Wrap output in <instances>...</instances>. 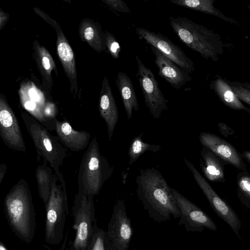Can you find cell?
I'll return each instance as SVG.
<instances>
[{"label": "cell", "instance_id": "cell-1", "mask_svg": "<svg viewBox=\"0 0 250 250\" xmlns=\"http://www.w3.org/2000/svg\"><path fill=\"white\" fill-rule=\"evenodd\" d=\"M135 181L137 197L151 219L161 223L180 217L172 188L158 170L140 169Z\"/></svg>", "mask_w": 250, "mask_h": 250}, {"label": "cell", "instance_id": "cell-2", "mask_svg": "<svg viewBox=\"0 0 250 250\" xmlns=\"http://www.w3.org/2000/svg\"><path fill=\"white\" fill-rule=\"evenodd\" d=\"M4 210L12 231L22 241L30 243L34 237L36 213L27 182L21 179L6 194Z\"/></svg>", "mask_w": 250, "mask_h": 250}, {"label": "cell", "instance_id": "cell-3", "mask_svg": "<svg viewBox=\"0 0 250 250\" xmlns=\"http://www.w3.org/2000/svg\"><path fill=\"white\" fill-rule=\"evenodd\" d=\"M169 23L179 40L203 58L217 62L223 55L224 43L220 36L186 17H170Z\"/></svg>", "mask_w": 250, "mask_h": 250}, {"label": "cell", "instance_id": "cell-4", "mask_svg": "<svg viewBox=\"0 0 250 250\" xmlns=\"http://www.w3.org/2000/svg\"><path fill=\"white\" fill-rule=\"evenodd\" d=\"M114 171L107 159L100 151L96 137L90 142L81 160L78 175V190L98 195L105 182Z\"/></svg>", "mask_w": 250, "mask_h": 250}, {"label": "cell", "instance_id": "cell-5", "mask_svg": "<svg viewBox=\"0 0 250 250\" xmlns=\"http://www.w3.org/2000/svg\"><path fill=\"white\" fill-rule=\"evenodd\" d=\"M21 117L38 155L50 164L63 188L66 189L63 175L60 171V167L67 155L66 148L57 136L51 134L32 115L22 112Z\"/></svg>", "mask_w": 250, "mask_h": 250}, {"label": "cell", "instance_id": "cell-6", "mask_svg": "<svg viewBox=\"0 0 250 250\" xmlns=\"http://www.w3.org/2000/svg\"><path fill=\"white\" fill-rule=\"evenodd\" d=\"M55 174L51 191L44 204L45 207V240L48 244L57 245L63 237L66 217L68 214L66 189Z\"/></svg>", "mask_w": 250, "mask_h": 250}, {"label": "cell", "instance_id": "cell-7", "mask_svg": "<svg viewBox=\"0 0 250 250\" xmlns=\"http://www.w3.org/2000/svg\"><path fill=\"white\" fill-rule=\"evenodd\" d=\"M94 196L79 190L75 196L72 215L76 234L70 246L71 250H87L98 227L95 217Z\"/></svg>", "mask_w": 250, "mask_h": 250}, {"label": "cell", "instance_id": "cell-8", "mask_svg": "<svg viewBox=\"0 0 250 250\" xmlns=\"http://www.w3.org/2000/svg\"><path fill=\"white\" fill-rule=\"evenodd\" d=\"M19 96L23 107L49 131L55 130L57 110L55 105L48 101L32 82L21 85Z\"/></svg>", "mask_w": 250, "mask_h": 250}, {"label": "cell", "instance_id": "cell-9", "mask_svg": "<svg viewBox=\"0 0 250 250\" xmlns=\"http://www.w3.org/2000/svg\"><path fill=\"white\" fill-rule=\"evenodd\" d=\"M133 234L131 220L123 199H118L106 231L108 250H128Z\"/></svg>", "mask_w": 250, "mask_h": 250}, {"label": "cell", "instance_id": "cell-10", "mask_svg": "<svg viewBox=\"0 0 250 250\" xmlns=\"http://www.w3.org/2000/svg\"><path fill=\"white\" fill-rule=\"evenodd\" d=\"M138 65L136 74L144 98L146 106L155 119H159L162 113L168 109V100L164 96L151 70L147 67L138 55L136 56Z\"/></svg>", "mask_w": 250, "mask_h": 250}, {"label": "cell", "instance_id": "cell-11", "mask_svg": "<svg viewBox=\"0 0 250 250\" xmlns=\"http://www.w3.org/2000/svg\"><path fill=\"white\" fill-rule=\"evenodd\" d=\"M184 162L191 172L196 183L206 197L212 209L219 217L229 225L233 232L240 239L239 230L241 224L237 214L216 193L209 184L190 161L184 159Z\"/></svg>", "mask_w": 250, "mask_h": 250}, {"label": "cell", "instance_id": "cell-12", "mask_svg": "<svg viewBox=\"0 0 250 250\" xmlns=\"http://www.w3.org/2000/svg\"><path fill=\"white\" fill-rule=\"evenodd\" d=\"M136 32L140 39L145 40L148 44L156 48L189 74L195 71L193 61L180 47L164 35L142 27L136 28Z\"/></svg>", "mask_w": 250, "mask_h": 250}, {"label": "cell", "instance_id": "cell-13", "mask_svg": "<svg viewBox=\"0 0 250 250\" xmlns=\"http://www.w3.org/2000/svg\"><path fill=\"white\" fill-rule=\"evenodd\" d=\"M172 191L180 212L179 225H183L187 231L201 232L205 228L217 230L215 223L205 211L176 189L172 188Z\"/></svg>", "mask_w": 250, "mask_h": 250}, {"label": "cell", "instance_id": "cell-14", "mask_svg": "<svg viewBox=\"0 0 250 250\" xmlns=\"http://www.w3.org/2000/svg\"><path fill=\"white\" fill-rule=\"evenodd\" d=\"M0 135L4 143L9 148L26 152V147L18 120L2 94L0 96Z\"/></svg>", "mask_w": 250, "mask_h": 250}, {"label": "cell", "instance_id": "cell-15", "mask_svg": "<svg viewBox=\"0 0 250 250\" xmlns=\"http://www.w3.org/2000/svg\"><path fill=\"white\" fill-rule=\"evenodd\" d=\"M199 141L203 146L210 149L225 162L242 171H247L242 156L229 142L215 134L205 132L200 133Z\"/></svg>", "mask_w": 250, "mask_h": 250}, {"label": "cell", "instance_id": "cell-16", "mask_svg": "<svg viewBox=\"0 0 250 250\" xmlns=\"http://www.w3.org/2000/svg\"><path fill=\"white\" fill-rule=\"evenodd\" d=\"M50 24L56 31L57 55L69 80L71 92L75 96L79 94V90L74 53L59 23L53 20Z\"/></svg>", "mask_w": 250, "mask_h": 250}, {"label": "cell", "instance_id": "cell-17", "mask_svg": "<svg viewBox=\"0 0 250 250\" xmlns=\"http://www.w3.org/2000/svg\"><path fill=\"white\" fill-rule=\"evenodd\" d=\"M155 59L154 62L158 69V74L173 87L180 89L191 80L189 74L172 60L150 45Z\"/></svg>", "mask_w": 250, "mask_h": 250}, {"label": "cell", "instance_id": "cell-18", "mask_svg": "<svg viewBox=\"0 0 250 250\" xmlns=\"http://www.w3.org/2000/svg\"><path fill=\"white\" fill-rule=\"evenodd\" d=\"M98 108L100 116L106 123L110 142L118 121L119 112L108 80L106 77H104L102 81Z\"/></svg>", "mask_w": 250, "mask_h": 250}, {"label": "cell", "instance_id": "cell-19", "mask_svg": "<svg viewBox=\"0 0 250 250\" xmlns=\"http://www.w3.org/2000/svg\"><path fill=\"white\" fill-rule=\"evenodd\" d=\"M55 131L63 146L73 151L82 150L90 143L91 135L88 132L74 130L67 121L56 119Z\"/></svg>", "mask_w": 250, "mask_h": 250}, {"label": "cell", "instance_id": "cell-20", "mask_svg": "<svg viewBox=\"0 0 250 250\" xmlns=\"http://www.w3.org/2000/svg\"><path fill=\"white\" fill-rule=\"evenodd\" d=\"M81 41L86 42L95 51L100 53L106 48L105 34L100 24L91 19H83L79 26Z\"/></svg>", "mask_w": 250, "mask_h": 250}, {"label": "cell", "instance_id": "cell-21", "mask_svg": "<svg viewBox=\"0 0 250 250\" xmlns=\"http://www.w3.org/2000/svg\"><path fill=\"white\" fill-rule=\"evenodd\" d=\"M201 156L200 166L205 176L211 182H225L223 160L205 146L202 149Z\"/></svg>", "mask_w": 250, "mask_h": 250}, {"label": "cell", "instance_id": "cell-22", "mask_svg": "<svg viewBox=\"0 0 250 250\" xmlns=\"http://www.w3.org/2000/svg\"><path fill=\"white\" fill-rule=\"evenodd\" d=\"M33 49L35 60L43 82L46 88L50 91L53 83L52 71L54 70L58 75L55 62L48 50L37 40L33 43Z\"/></svg>", "mask_w": 250, "mask_h": 250}, {"label": "cell", "instance_id": "cell-23", "mask_svg": "<svg viewBox=\"0 0 250 250\" xmlns=\"http://www.w3.org/2000/svg\"><path fill=\"white\" fill-rule=\"evenodd\" d=\"M218 96L220 101L226 106L235 110H242L247 112L250 115V108L246 106L237 95L235 93L227 80L218 75L209 85Z\"/></svg>", "mask_w": 250, "mask_h": 250}, {"label": "cell", "instance_id": "cell-24", "mask_svg": "<svg viewBox=\"0 0 250 250\" xmlns=\"http://www.w3.org/2000/svg\"><path fill=\"white\" fill-rule=\"evenodd\" d=\"M127 119L132 118L133 110L137 111L139 103L131 79L124 72H119L115 81Z\"/></svg>", "mask_w": 250, "mask_h": 250}, {"label": "cell", "instance_id": "cell-25", "mask_svg": "<svg viewBox=\"0 0 250 250\" xmlns=\"http://www.w3.org/2000/svg\"><path fill=\"white\" fill-rule=\"evenodd\" d=\"M170 1L174 4L209 14L229 23L239 25V22L234 19L226 16L214 7L215 0H170Z\"/></svg>", "mask_w": 250, "mask_h": 250}, {"label": "cell", "instance_id": "cell-26", "mask_svg": "<svg viewBox=\"0 0 250 250\" xmlns=\"http://www.w3.org/2000/svg\"><path fill=\"white\" fill-rule=\"evenodd\" d=\"M35 174L39 194L45 204L50 196L55 174L44 164L38 166Z\"/></svg>", "mask_w": 250, "mask_h": 250}, {"label": "cell", "instance_id": "cell-27", "mask_svg": "<svg viewBox=\"0 0 250 250\" xmlns=\"http://www.w3.org/2000/svg\"><path fill=\"white\" fill-rule=\"evenodd\" d=\"M143 133L137 136L132 140L129 146L128 154L129 158V165H132L139 157L145 152L149 151L155 153L159 151L161 146L152 145L144 142L142 140Z\"/></svg>", "mask_w": 250, "mask_h": 250}, {"label": "cell", "instance_id": "cell-28", "mask_svg": "<svg viewBox=\"0 0 250 250\" xmlns=\"http://www.w3.org/2000/svg\"><path fill=\"white\" fill-rule=\"evenodd\" d=\"M238 197L241 203L250 208V174L247 171H242L237 175Z\"/></svg>", "mask_w": 250, "mask_h": 250}, {"label": "cell", "instance_id": "cell-29", "mask_svg": "<svg viewBox=\"0 0 250 250\" xmlns=\"http://www.w3.org/2000/svg\"><path fill=\"white\" fill-rule=\"evenodd\" d=\"M227 82L240 100L250 105V83L229 80Z\"/></svg>", "mask_w": 250, "mask_h": 250}, {"label": "cell", "instance_id": "cell-30", "mask_svg": "<svg viewBox=\"0 0 250 250\" xmlns=\"http://www.w3.org/2000/svg\"><path fill=\"white\" fill-rule=\"evenodd\" d=\"M87 250H108L106 244V231L97 227Z\"/></svg>", "mask_w": 250, "mask_h": 250}, {"label": "cell", "instance_id": "cell-31", "mask_svg": "<svg viewBox=\"0 0 250 250\" xmlns=\"http://www.w3.org/2000/svg\"><path fill=\"white\" fill-rule=\"evenodd\" d=\"M104 34L106 46L109 54L113 59H118L121 51L119 42L116 37L108 31H105Z\"/></svg>", "mask_w": 250, "mask_h": 250}, {"label": "cell", "instance_id": "cell-32", "mask_svg": "<svg viewBox=\"0 0 250 250\" xmlns=\"http://www.w3.org/2000/svg\"><path fill=\"white\" fill-rule=\"evenodd\" d=\"M104 3L111 9L122 13H131L126 3L122 0H103Z\"/></svg>", "mask_w": 250, "mask_h": 250}, {"label": "cell", "instance_id": "cell-33", "mask_svg": "<svg viewBox=\"0 0 250 250\" xmlns=\"http://www.w3.org/2000/svg\"><path fill=\"white\" fill-rule=\"evenodd\" d=\"M218 128L220 133L226 137L234 133V130L225 123H219Z\"/></svg>", "mask_w": 250, "mask_h": 250}, {"label": "cell", "instance_id": "cell-34", "mask_svg": "<svg viewBox=\"0 0 250 250\" xmlns=\"http://www.w3.org/2000/svg\"><path fill=\"white\" fill-rule=\"evenodd\" d=\"M9 15L0 9V30L5 26L8 21Z\"/></svg>", "mask_w": 250, "mask_h": 250}, {"label": "cell", "instance_id": "cell-35", "mask_svg": "<svg viewBox=\"0 0 250 250\" xmlns=\"http://www.w3.org/2000/svg\"><path fill=\"white\" fill-rule=\"evenodd\" d=\"M7 169V167L4 164H1L0 166V184L1 183Z\"/></svg>", "mask_w": 250, "mask_h": 250}, {"label": "cell", "instance_id": "cell-36", "mask_svg": "<svg viewBox=\"0 0 250 250\" xmlns=\"http://www.w3.org/2000/svg\"><path fill=\"white\" fill-rule=\"evenodd\" d=\"M241 156L250 163V150L244 151L242 153Z\"/></svg>", "mask_w": 250, "mask_h": 250}, {"label": "cell", "instance_id": "cell-37", "mask_svg": "<svg viewBox=\"0 0 250 250\" xmlns=\"http://www.w3.org/2000/svg\"><path fill=\"white\" fill-rule=\"evenodd\" d=\"M0 250H8L2 242L0 243Z\"/></svg>", "mask_w": 250, "mask_h": 250}, {"label": "cell", "instance_id": "cell-38", "mask_svg": "<svg viewBox=\"0 0 250 250\" xmlns=\"http://www.w3.org/2000/svg\"><path fill=\"white\" fill-rule=\"evenodd\" d=\"M248 8L250 10V5H247Z\"/></svg>", "mask_w": 250, "mask_h": 250}, {"label": "cell", "instance_id": "cell-39", "mask_svg": "<svg viewBox=\"0 0 250 250\" xmlns=\"http://www.w3.org/2000/svg\"><path fill=\"white\" fill-rule=\"evenodd\" d=\"M70 250H71V248H70Z\"/></svg>", "mask_w": 250, "mask_h": 250}]
</instances>
